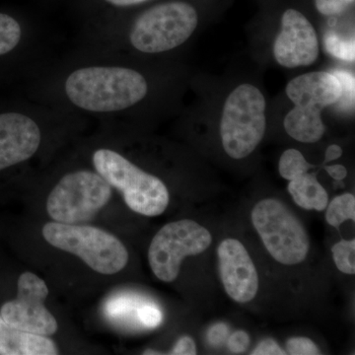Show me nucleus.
I'll return each instance as SVG.
<instances>
[{"label":"nucleus","instance_id":"obj_1","mask_svg":"<svg viewBox=\"0 0 355 355\" xmlns=\"http://www.w3.org/2000/svg\"><path fill=\"white\" fill-rule=\"evenodd\" d=\"M198 23L197 11L191 4L166 2L147 9L125 27L114 26L81 39L80 48L116 55L128 51L161 55L186 43Z\"/></svg>","mask_w":355,"mask_h":355},{"label":"nucleus","instance_id":"obj_2","mask_svg":"<svg viewBox=\"0 0 355 355\" xmlns=\"http://www.w3.org/2000/svg\"><path fill=\"white\" fill-rule=\"evenodd\" d=\"M76 114L32 99L19 108L0 112V172L23 164L40 153L44 133Z\"/></svg>","mask_w":355,"mask_h":355},{"label":"nucleus","instance_id":"obj_3","mask_svg":"<svg viewBox=\"0 0 355 355\" xmlns=\"http://www.w3.org/2000/svg\"><path fill=\"white\" fill-rule=\"evenodd\" d=\"M93 168L123 193L130 209L141 216H161L169 205V191L162 180L144 171L113 147H97L91 154Z\"/></svg>","mask_w":355,"mask_h":355},{"label":"nucleus","instance_id":"obj_4","mask_svg":"<svg viewBox=\"0 0 355 355\" xmlns=\"http://www.w3.org/2000/svg\"><path fill=\"white\" fill-rule=\"evenodd\" d=\"M286 94L295 105L284 119L286 132L304 144L319 141L326 132L322 111L342 97L340 80L330 72H311L292 79Z\"/></svg>","mask_w":355,"mask_h":355},{"label":"nucleus","instance_id":"obj_5","mask_svg":"<svg viewBox=\"0 0 355 355\" xmlns=\"http://www.w3.org/2000/svg\"><path fill=\"white\" fill-rule=\"evenodd\" d=\"M42 233L51 246L76 254L102 275L120 272L128 265V250L123 243L102 229L55 221L46 223Z\"/></svg>","mask_w":355,"mask_h":355},{"label":"nucleus","instance_id":"obj_6","mask_svg":"<svg viewBox=\"0 0 355 355\" xmlns=\"http://www.w3.org/2000/svg\"><path fill=\"white\" fill-rule=\"evenodd\" d=\"M266 127V99L251 84H242L224 104L220 123L222 146L233 159H243L260 144Z\"/></svg>","mask_w":355,"mask_h":355},{"label":"nucleus","instance_id":"obj_7","mask_svg":"<svg viewBox=\"0 0 355 355\" xmlns=\"http://www.w3.org/2000/svg\"><path fill=\"white\" fill-rule=\"evenodd\" d=\"M112 189L95 170L78 169L67 173L49 195V216L65 224L90 220L108 203Z\"/></svg>","mask_w":355,"mask_h":355},{"label":"nucleus","instance_id":"obj_8","mask_svg":"<svg viewBox=\"0 0 355 355\" xmlns=\"http://www.w3.org/2000/svg\"><path fill=\"white\" fill-rule=\"evenodd\" d=\"M252 221L270 256L282 265L302 263L309 253L307 231L286 205L266 198L254 205Z\"/></svg>","mask_w":355,"mask_h":355},{"label":"nucleus","instance_id":"obj_9","mask_svg":"<svg viewBox=\"0 0 355 355\" xmlns=\"http://www.w3.org/2000/svg\"><path fill=\"white\" fill-rule=\"evenodd\" d=\"M211 242L209 231L198 222L190 219L171 222L154 236L149 247V265L158 279L174 282L184 259L203 253Z\"/></svg>","mask_w":355,"mask_h":355},{"label":"nucleus","instance_id":"obj_10","mask_svg":"<svg viewBox=\"0 0 355 355\" xmlns=\"http://www.w3.org/2000/svg\"><path fill=\"white\" fill-rule=\"evenodd\" d=\"M17 288L16 298L4 303L0 310L4 321L36 335L46 336L57 333V320L44 306L49 295L46 282L38 275L27 272L20 275Z\"/></svg>","mask_w":355,"mask_h":355},{"label":"nucleus","instance_id":"obj_11","mask_svg":"<svg viewBox=\"0 0 355 355\" xmlns=\"http://www.w3.org/2000/svg\"><path fill=\"white\" fill-rule=\"evenodd\" d=\"M275 60L288 69L312 64L319 55L317 33L310 21L295 9H288L282 19V32L273 46Z\"/></svg>","mask_w":355,"mask_h":355},{"label":"nucleus","instance_id":"obj_12","mask_svg":"<svg viewBox=\"0 0 355 355\" xmlns=\"http://www.w3.org/2000/svg\"><path fill=\"white\" fill-rule=\"evenodd\" d=\"M219 275L224 289L238 303L253 300L259 291V275L241 242L223 240L217 249Z\"/></svg>","mask_w":355,"mask_h":355},{"label":"nucleus","instance_id":"obj_13","mask_svg":"<svg viewBox=\"0 0 355 355\" xmlns=\"http://www.w3.org/2000/svg\"><path fill=\"white\" fill-rule=\"evenodd\" d=\"M0 354L55 355L58 354V349L46 336L20 330L0 316Z\"/></svg>","mask_w":355,"mask_h":355},{"label":"nucleus","instance_id":"obj_14","mask_svg":"<svg viewBox=\"0 0 355 355\" xmlns=\"http://www.w3.org/2000/svg\"><path fill=\"white\" fill-rule=\"evenodd\" d=\"M19 51L44 55L42 33L29 31L17 18L0 13V58H6Z\"/></svg>","mask_w":355,"mask_h":355},{"label":"nucleus","instance_id":"obj_15","mask_svg":"<svg viewBox=\"0 0 355 355\" xmlns=\"http://www.w3.org/2000/svg\"><path fill=\"white\" fill-rule=\"evenodd\" d=\"M289 182V193L299 207L317 211L327 209L329 202L328 193L318 182L316 175L306 173Z\"/></svg>","mask_w":355,"mask_h":355},{"label":"nucleus","instance_id":"obj_16","mask_svg":"<svg viewBox=\"0 0 355 355\" xmlns=\"http://www.w3.org/2000/svg\"><path fill=\"white\" fill-rule=\"evenodd\" d=\"M326 220L333 227L338 228L347 220H355V198L352 193H343L334 198L329 205Z\"/></svg>","mask_w":355,"mask_h":355},{"label":"nucleus","instance_id":"obj_17","mask_svg":"<svg viewBox=\"0 0 355 355\" xmlns=\"http://www.w3.org/2000/svg\"><path fill=\"white\" fill-rule=\"evenodd\" d=\"M311 168H313V165L306 160L303 154L297 149H288L284 151L279 159L280 176L288 181L302 176L309 171Z\"/></svg>","mask_w":355,"mask_h":355},{"label":"nucleus","instance_id":"obj_18","mask_svg":"<svg viewBox=\"0 0 355 355\" xmlns=\"http://www.w3.org/2000/svg\"><path fill=\"white\" fill-rule=\"evenodd\" d=\"M324 48L331 55L347 62L355 60L354 38L343 39L335 33L329 32L324 35Z\"/></svg>","mask_w":355,"mask_h":355},{"label":"nucleus","instance_id":"obj_19","mask_svg":"<svg viewBox=\"0 0 355 355\" xmlns=\"http://www.w3.org/2000/svg\"><path fill=\"white\" fill-rule=\"evenodd\" d=\"M334 261L338 270L347 275L355 273V240H342L331 249Z\"/></svg>","mask_w":355,"mask_h":355},{"label":"nucleus","instance_id":"obj_20","mask_svg":"<svg viewBox=\"0 0 355 355\" xmlns=\"http://www.w3.org/2000/svg\"><path fill=\"white\" fill-rule=\"evenodd\" d=\"M286 352L291 355L321 354L319 347L310 338L304 336L291 338L286 343Z\"/></svg>","mask_w":355,"mask_h":355},{"label":"nucleus","instance_id":"obj_21","mask_svg":"<svg viewBox=\"0 0 355 355\" xmlns=\"http://www.w3.org/2000/svg\"><path fill=\"white\" fill-rule=\"evenodd\" d=\"M354 2V0H316V7L323 15H336Z\"/></svg>","mask_w":355,"mask_h":355},{"label":"nucleus","instance_id":"obj_22","mask_svg":"<svg viewBox=\"0 0 355 355\" xmlns=\"http://www.w3.org/2000/svg\"><path fill=\"white\" fill-rule=\"evenodd\" d=\"M139 321L148 328H155L162 322V313L154 306L146 305L137 311Z\"/></svg>","mask_w":355,"mask_h":355},{"label":"nucleus","instance_id":"obj_23","mask_svg":"<svg viewBox=\"0 0 355 355\" xmlns=\"http://www.w3.org/2000/svg\"><path fill=\"white\" fill-rule=\"evenodd\" d=\"M334 76L342 84L343 94L340 100L345 99L349 104L354 102V77L347 71H335Z\"/></svg>","mask_w":355,"mask_h":355},{"label":"nucleus","instance_id":"obj_24","mask_svg":"<svg viewBox=\"0 0 355 355\" xmlns=\"http://www.w3.org/2000/svg\"><path fill=\"white\" fill-rule=\"evenodd\" d=\"M228 349L232 354H240L246 352L250 345V336L246 331H237L228 338Z\"/></svg>","mask_w":355,"mask_h":355},{"label":"nucleus","instance_id":"obj_25","mask_svg":"<svg viewBox=\"0 0 355 355\" xmlns=\"http://www.w3.org/2000/svg\"><path fill=\"white\" fill-rule=\"evenodd\" d=\"M253 355H286L287 352L272 338H266L252 352Z\"/></svg>","mask_w":355,"mask_h":355},{"label":"nucleus","instance_id":"obj_26","mask_svg":"<svg viewBox=\"0 0 355 355\" xmlns=\"http://www.w3.org/2000/svg\"><path fill=\"white\" fill-rule=\"evenodd\" d=\"M132 309V302L127 297H119L114 299L107 305V313L111 316H119L125 314Z\"/></svg>","mask_w":355,"mask_h":355},{"label":"nucleus","instance_id":"obj_27","mask_svg":"<svg viewBox=\"0 0 355 355\" xmlns=\"http://www.w3.org/2000/svg\"><path fill=\"white\" fill-rule=\"evenodd\" d=\"M171 354L195 355L197 354V347H196V343L191 336H184L178 340Z\"/></svg>","mask_w":355,"mask_h":355},{"label":"nucleus","instance_id":"obj_28","mask_svg":"<svg viewBox=\"0 0 355 355\" xmlns=\"http://www.w3.org/2000/svg\"><path fill=\"white\" fill-rule=\"evenodd\" d=\"M228 328L225 324H216L209 331V340L210 343L218 345V343H221L224 340H226Z\"/></svg>","mask_w":355,"mask_h":355},{"label":"nucleus","instance_id":"obj_29","mask_svg":"<svg viewBox=\"0 0 355 355\" xmlns=\"http://www.w3.org/2000/svg\"><path fill=\"white\" fill-rule=\"evenodd\" d=\"M324 169L336 181H342L347 175V168L343 165L327 166Z\"/></svg>","mask_w":355,"mask_h":355},{"label":"nucleus","instance_id":"obj_30","mask_svg":"<svg viewBox=\"0 0 355 355\" xmlns=\"http://www.w3.org/2000/svg\"><path fill=\"white\" fill-rule=\"evenodd\" d=\"M107 4L116 8H125L137 4L144 3V2L149 1V0H104Z\"/></svg>","mask_w":355,"mask_h":355},{"label":"nucleus","instance_id":"obj_31","mask_svg":"<svg viewBox=\"0 0 355 355\" xmlns=\"http://www.w3.org/2000/svg\"><path fill=\"white\" fill-rule=\"evenodd\" d=\"M343 155L342 147L333 144L327 148L326 155H324V162H331V161L336 160Z\"/></svg>","mask_w":355,"mask_h":355},{"label":"nucleus","instance_id":"obj_32","mask_svg":"<svg viewBox=\"0 0 355 355\" xmlns=\"http://www.w3.org/2000/svg\"><path fill=\"white\" fill-rule=\"evenodd\" d=\"M144 354H161L160 352H154V350L147 349Z\"/></svg>","mask_w":355,"mask_h":355}]
</instances>
